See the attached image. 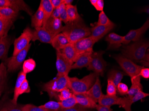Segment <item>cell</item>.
Masks as SVG:
<instances>
[{
	"instance_id": "30",
	"label": "cell",
	"mask_w": 149,
	"mask_h": 111,
	"mask_svg": "<svg viewBox=\"0 0 149 111\" xmlns=\"http://www.w3.org/2000/svg\"><path fill=\"white\" fill-rule=\"evenodd\" d=\"M0 15L1 17L14 21L19 15V12L8 7L0 8Z\"/></svg>"
},
{
	"instance_id": "51",
	"label": "cell",
	"mask_w": 149,
	"mask_h": 111,
	"mask_svg": "<svg viewBox=\"0 0 149 111\" xmlns=\"http://www.w3.org/2000/svg\"><path fill=\"white\" fill-rule=\"evenodd\" d=\"M139 62L141 65H143V66L144 67V66H146L147 67V68H149V62L143 61V60H141V61H140Z\"/></svg>"
},
{
	"instance_id": "39",
	"label": "cell",
	"mask_w": 149,
	"mask_h": 111,
	"mask_svg": "<svg viewBox=\"0 0 149 111\" xmlns=\"http://www.w3.org/2000/svg\"><path fill=\"white\" fill-rule=\"evenodd\" d=\"M107 81L108 84L106 89L107 95L113 97L117 96V87L115 85L113 82L112 80L108 79Z\"/></svg>"
},
{
	"instance_id": "2",
	"label": "cell",
	"mask_w": 149,
	"mask_h": 111,
	"mask_svg": "<svg viewBox=\"0 0 149 111\" xmlns=\"http://www.w3.org/2000/svg\"><path fill=\"white\" fill-rule=\"evenodd\" d=\"M149 46V41L141 38L124 47L121 50V52L123 56L131 61H140L143 59Z\"/></svg>"
},
{
	"instance_id": "52",
	"label": "cell",
	"mask_w": 149,
	"mask_h": 111,
	"mask_svg": "<svg viewBox=\"0 0 149 111\" xmlns=\"http://www.w3.org/2000/svg\"><path fill=\"white\" fill-rule=\"evenodd\" d=\"M73 1V0H63V3L66 6L67 5H72Z\"/></svg>"
},
{
	"instance_id": "17",
	"label": "cell",
	"mask_w": 149,
	"mask_h": 111,
	"mask_svg": "<svg viewBox=\"0 0 149 111\" xmlns=\"http://www.w3.org/2000/svg\"><path fill=\"white\" fill-rule=\"evenodd\" d=\"M13 41L11 37L7 34L0 39V60L5 62L8 58V52Z\"/></svg>"
},
{
	"instance_id": "47",
	"label": "cell",
	"mask_w": 149,
	"mask_h": 111,
	"mask_svg": "<svg viewBox=\"0 0 149 111\" xmlns=\"http://www.w3.org/2000/svg\"><path fill=\"white\" fill-rule=\"evenodd\" d=\"M96 10L99 11H103L104 7V1L103 0H97V2L94 6Z\"/></svg>"
},
{
	"instance_id": "37",
	"label": "cell",
	"mask_w": 149,
	"mask_h": 111,
	"mask_svg": "<svg viewBox=\"0 0 149 111\" xmlns=\"http://www.w3.org/2000/svg\"><path fill=\"white\" fill-rule=\"evenodd\" d=\"M60 106L62 109H68L74 106L77 105V101L75 96L74 94L68 99L59 102Z\"/></svg>"
},
{
	"instance_id": "1",
	"label": "cell",
	"mask_w": 149,
	"mask_h": 111,
	"mask_svg": "<svg viewBox=\"0 0 149 111\" xmlns=\"http://www.w3.org/2000/svg\"><path fill=\"white\" fill-rule=\"evenodd\" d=\"M62 32L66 36L70 42L90 36L91 29L84 23L81 17L73 21H70L63 26Z\"/></svg>"
},
{
	"instance_id": "5",
	"label": "cell",
	"mask_w": 149,
	"mask_h": 111,
	"mask_svg": "<svg viewBox=\"0 0 149 111\" xmlns=\"http://www.w3.org/2000/svg\"><path fill=\"white\" fill-rule=\"evenodd\" d=\"M114 58L124 72L131 78L139 76L141 70L144 67L137 65L121 54L116 55Z\"/></svg>"
},
{
	"instance_id": "3",
	"label": "cell",
	"mask_w": 149,
	"mask_h": 111,
	"mask_svg": "<svg viewBox=\"0 0 149 111\" xmlns=\"http://www.w3.org/2000/svg\"><path fill=\"white\" fill-rule=\"evenodd\" d=\"M97 77L96 73L92 72L82 79L69 77V88L74 94L85 93L94 84Z\"/></svg>"
},
{
	"instance_id": "48",
	"label": "cell",
	"mask_w": 149,
	"mask_h": 111,
	"mask_svg": "<svg viewBox=\"0 0 149 111\" xmlns=\"http://www.w3.org/2000/svg\"><path fill=\"white\" fill-rule=\"evenodd\" d=\"M51 4L54 9L59 8L60 6L63 3V0H50Z\"/></svg>"
},
{
	"instance_id": "40",
	"label": "cell",
	"mask_w": 149,
	"mask_h": 111,
	"mask_svg": "<svg viewBox=\"0 0 149 111\" xmlns=\"http://www.w3.org/2000/svg\"><path fill=\"white\" fill-rule=\"evenodd\" d=\"M112 21L108 18V17L105 14L104 11H102L100 13L99 15L98 20L96 25H101V26H105L109 25L112 23Z\"/></svg>"
},
{
	"instance_id": "7",
	"label": "cell",
	"mask_w": 149,
	"mask_h": 111,
	"mask_svg": "<svg viewBox=\"0 0 149 111\" xmlns=\"http://www.w3.org/2000/svg\"><path fill=\"white\" fill-rule=\"evenodd\" d=\"M31 44H30L25 49L19 52L15 56H12L7 58L6 61L4 62L7 67L8 72H13L15 71L21 66L24 62L25 58L26 57Z\"/></svg>"
},
{
	"instance_id": "44",
	"label": "cell",
	"mask_w": 149,
	"mask_h": 111,
	"mask_svg": "<svg viewBox=\"0 0 149 111\" xmlns=\"http://www.w3.org/2000/svg\"><path fill=\"white\" fill-rule=\"evenodd\" d=\"M23 111H47L46 109L40 107V106H36L32 104H27L24 105L23 107Z\"/></svg>"
},
{
	"instance_id": "22",
	"label": "cell",
	"mask_w": 149,
	"mask_h": 111,
	"mask_svg": "<svg viewBox=\"0 0 149 111\" xmlns=\"http://www.w3.org/2000/svg\"><path fill=\"white\" fill-rule=\"evenodd\" d=\"M93 52H85L79 55L76 62L72 65V69H80L83 68L88 67L91 61V56Z\"/></svg>"
},
{
	"instance_id": "11",
	"label": "cell",
	"mask_w": 149,
	"mask_h": 111,
	"mask_svg": "<svg viewBox=\"0 0 149 111\" xmlns=\"http://www.w3.org/2000/svg\"><path fill=\"white\" fill-rule=\"evenodd\" d=\"M72 65L59 51H56V67L58 72L57 77L68 75L72 70Z\"/></svg>"
},
{
	"instance_id": "14",
	"label": "cell",
	"mask_w": 149,
	"mask_h": 111,
	"mask_svg": "<svg viewBox=\"0 0 149 111\" xmlns=\"http://www.w3.org/2000/svg\"><path fill=\"white\" fill-rule=\"evenodd\" d=\"M149 93H145L142 91H141L132 98H129L127 97L123 98L120 97L119 105L123 108L125 111H131V106L132 104L139 100H142L149 96Z\"/></svg>"
},
{
	"instance_id": "29",
	"label": "cell",
	"mask_w": 149,
	"mask_h": 111,
	"mask_svg": "<svg viewBox=\"0 0 149 111\" xmlns=\"http://www.w3.org/2000/svg\"><path fill=\"white\" fill-rule=\"evenodd\" d=\"M6 99L3 98L2 104L1 108H6V111H23V107L24 105L20 104H15L12 102L11 100L8 99V97Z\"/></svg>"
},
{
	"instance_id": "49",
	"label": "cell",
	"mask_w": 149,
	"mask_h": 111,
	"mask_svg": "<svg viewBox=\"0 0 149 111\" xmlns=\"http://www.w3.org/2000/svg\"><path fill=\"white\" fill-rule=\"evenodd\" d=\"M96 109L97 111H113L109 107L103 106L100 105H97Z\"/></svg>"
},
{
	"instance_id": "16",
	"label": "cell",
	"mask_w": 149,
	"mask_h": 111,
	"mask_svg": "<svg viewBox=\"0 0 149 111\" xmlns=\"http://www.w3.org/2000/svg\"><path fill=\"white\" fill-rule=\"evenodd\" d=\"M42 27L55 37L62 32L63 27L62 21L59 18L51 17Z\"/></svg>"
},
{
	"instance_id": "50",
	"label": "cell",
	"mask_w": 149,
	"mask_h": 111,
	"mask_svg": "<svg viewBox=\"0 0 149 111\" xmlns=\"http://www.w3.org/2000/svg\"><path fill=\"white\" fill-rule=\"evenodd\" d=\"M59 16H60L59 7L56 8V9H54L52 15H51V17L54 18H59Z\"/></svg>"
},
{
	"instance_id": "23",
	"label": "cell",
	"mask_w": 149,
	"mask_h": 111,
	"mask_svg": "<svg viewBox=\"0 0 149 111\" xmlns=\"http://www.w3.org/2000/svg\"><path fill=\"white\" fill-rule=\"evenodd\" d=\"M70 43L68 38L62 32L59 33L54 37L51 45L56 51L62 50Z\"/></svg>"
},
{
	"instance_id": "38",
	"label": "cell",
	"mask_w": 149,
	"mask_h": 111,
	"mask_svg": "<svg viewBox=\"0 0 149 111\" xmlns=\"http://www.w3.org/2000/svg\"><path fill=\"white\" fill-rule=\"evenodd\" d=\"M73 93L69 88H66L63 89L57 93L54 98L58 101V102L62 101L64 100L68 99L71 96H72Z\"/></svg>"
},
{
	"instance_id": "53",
	"label": "cell",
	"mask_w": 149,
	"mask_h": 111,
	"mask_svg": "<svg viewBox=\"0 0 149 111\" xmlns=\"http://www.w3.org/2000/svg\"><path fill=\"white\" fill-rule=\"evenodd\" d=\"M149 53H146V54L145 56L144 57L143 59V61H149Z\"/></svg>"
},
{
	"instance_id": "6",
	"label": "cell",
	"mask_w": 149,
	"mask_h": 111,
	"mask_svg": "<svg viewBox=\"0 0 149 111\" xmlns=\"http://www.w3.org/2000/svg\"><path fill=\"white\" fill-rule=\"evenodd\" d=\"M104 52L102 51L92 53L91 61L88 66V70L93 71L98 76H102L107 66V63L103 57Z\"/></svg>"
},
{
	"instance_id": "4",
	"label": "cell",
	"mask_w": 149,
	"mask_h": 111,
	"mask_svg": "<svg viewBox=\"0 0 149 111\" xmlns=\"http://www.w3.org/2000/svg\"><path fill=\"white\" fill-rule=\"evenodd\" d=\"M69 77L68 75L57 77L43 85L42 90L48 93L51 99L54 98L59 92L69 88Z\"/></svg>"
},
{
	"instance_id": "42",
	"label": "cell",
	"mask_w": 149,
	"mask_h": 111,
	"mask_svg": "<svg viewBox=\"0 0 149 111\" xmlns=\"http://www.w3.org/2000/svg\"><path fill=\"white\" fill-rule=\"evenodd\" d=\"M59 10H60L59 19L65 23V24H67L68 22H69V20L67 15L66 5L63 3V2L59 7Z\"/></svg>"
},
{
	"instance_id": "10",
	"label": "cell",
	"mask_w": 149,
	"mask_h": 111,
	"mask_svg": "<svg viewBox=\"0 0 149 111\" xmlns=\"http://www.w3.org/2000/svg\"><path fill=\"white\" fill-rule=\"evenodd\" d=\"M8 7L15 11H24L30 16H32L33 11L22 0H0V8Z\"/></svg>"
},
{
	"instance_id": "19",
	"label": "cell",
	"mask_w": 149,
	"mask_h": 111,
	"mask_svg": "<svg viewBox=\"0 0 149 111\" xmlns=\"http://www.w3.org/2000/svg\"><path fill=\"white\" fill-rule=\"evenodd\" d=\"M105 41L109 44L107 50H116L122 46L123 41V36H121L116 33L112 32L109 33L105 37Z\"/></svg>"
},
{
	"instance_id": "8",
	"label": "cell",
	"mask_w": 149,
	"mask_h": 111,
	"mask_svg": "<svg viewBox=\"0 0 149 111\" xmlns=\"http://www.w3.org/2000/svg\"><path fill=\"white\" fill-rule=\"evenodd\" d=\"M33 30L29 27L26 28L18 38L15 39L13 56H15L30 44L33 37Z\"/></svg>"
},
{
	"instance_id": "54",
	"label": "cell",
	"mask_w": 149,
	"mask_h": 111,
	"mask_svg": "<svg viewBox=\"0 0 149 111\" xmlns=\"http://www.w3.org/2000/svg\"><path fill=\"white\" fill-rule=\"evenodd\" d=\"M0 111H6V108H2L1 109Z\"/></svg>"
},
{
	"instance_id": "13",
	"label": "cell",
	"mask_w": 149,
	"mask_h": 111,
	"mask_svg": "<svg viewBox=\"0 0 149 111\" xmlns=\"http://www.w3.org/2000/svg\"><path fill=\"white\" fill-rule=\"evenodd\" d=\"M115 25L112 22L109 25L105 26L97 25L93 27L91 29V35L90 36L96 42H97L105 35L111 31L114 28Z\"/></svg>"
},
{
	"instance_id": "41",
	"label": "cell",
	"mask_w": 149,
	"mask_h": 111,
	"mask_svg": "<svg viewBox=\"0 0 149 111\" xmlns=\"http://www.w3.org/2000/svg\"><path fill=\"white\" fill-rule=\"evenodd\" d=\"M31 92V88L29 86V82L26 79L24 81L21 86L19 88L17 95V97L18 99V97L24 93H30Z\"/></svg>"
},
{
	"instance_id": "20",
	"label": "cell",
	"mask_w": 149,
	"mask_h": 111,
	"mask_svg": "<svg viewBox=\"0 0 149 111\" xmlns=\"http://www.w3.org/2000/svg\"><path fill=\"white\" fill-rule=\"evenodd\" d=\"M74 95L75 96L77 104L78 105L88 109L96 108L97 103L95 102L86 93H80Z\"/></svg>"
},
{
	"instance_id": "9",
	"label": "cell",
	"mask_w": 149,
	"mask_h": 111,
	"mask_svg": "<svg viewBox=\"0 0 149 111\" xmlns=\"http://www.w3.org/2000/svg\"><path fill=\"white\" fill-rule=\"evenodd\" d=\"M149 28V20L147 19L141 27L136 30H130L126 35L123 36V44L128 45L130 42H135L141 39Z\"/></svg>"
},
{
	"instance_id": "32",
	"label": "cell",
	"mask_w": 149,
	"mask_h": 111,
	"mask_svg": "<svg viewBox=\"0 0 149 111\" xmlns=\"http://www.w3.org/2000/svg\"><path fill=\"white\" fill-rule=\"evenodd\" d=\"M13 21L5 18H0V39L8 34L9 30L13 25Z\"/></svg>"
},
{
	"instance_id": "25",
	"label": "cell",
	"mask_w": 149,
	"mask_h": 111,
	"mask_svg": "<svg viewBox=\"0 0 149 111\" xmlns=\"http://www.w3.org/2000/svg\"><path fill=\"white\" fill-rule=\"evenodd\" d=\"M131 81L132 85L130 88L129 89V91L127 94V97L129 98H132L141 91H143V86L141 83L140 76H136L131 78Z\"/></svg>"
},
{
	"instance_id": "33",
	"label": "cell",
	"mask_w": 149,
	"mask_h": 111,
	"mask_svg": "<svg viewBox=\"0 0 149 111\" xmlns=\"http://www.w3.org/2000/svg\"><path fill=\"white\" fill-rule=\"evenodd\" d=\"M124 76V74L123 72L116 69H112L109 72L107 76L108 79L112 80L117 87L118 84L121 82Z\"/></svg>"
},
{
	"instance_id": "34",
	"label": "cell",
	"mask_w": 149,
	"mask_h": 111,
	"mask_svg": "<svg viewBox=\"0 0 149 111\" xmlns=\"http://www.w3.org/2000/svg\"><path fill=\"white\" fill-rule=\"evenodd\" d=\"M66 7L69 21H73L80 17L78 12L77 6H73L72 5H67Z\"/></svg>"
},
{
	"instance_id": "15",
	"label": "cell",
	"mask_w": 149,
	"mask_h": 111,
	"mask_svg": "<svg viewBox=\"0 0 149 111\" xmlns=\"http://www.w3.org/2000/svg\"><path fill=\"white\" fill-rule=\"evenodd\" d=\"M32 34V41H33L38 40L42 43L50 44H52V41L55 37L43 27L33 31Z\"/></svg>"
},
{
	"instance_id": "43",
	"label": "cell",
	"mask_w": 149,
	"mask_h": 111,
	"mask_svg": "<svg viewBox=\"0 0 149 111\" xmlns=\"http://www.w3.org/2000/svg\"><path fill=\"white\" fill-rule=\"evenodd\" d=\"M117 91L121 96L127 95L129 91L128 86L123 83H120L117 86Z\"/></svg>"
},
{
	"instance_id": "35",
	"label": "cell",
	"mask_w": 149,
	"mask_h": 111,
	"mask_svg": "<svg viewBox=\"0 0 149 111\" xmlns=\"http://www.w3.org/2000/svg\"><path fill=\"white\" fill-rule=\"evenodd\" d=\"M39 106L47 111H62V110L59 102L55 101H49Z\"/></svg>"
},
{
	"instance_id": "21",
	"label": "cell",
	"mask_w": 149,
	"mask_h": 111,
	"mask_svg": "<svg viewBox=\"0 0 149 111\" xmlns=\"http://www.w3.org/2000/svg\"><path fill=\"white\" fill-rule=\"evenodd\" d=\"M59 51L72 65L76 62L79 57L74 48L73 43L72 42L69 43Z\"/></svg>"
},
{
	"instance_id": "26",
	"label": "cell",
	"mask_w": 149,
	"mask_h": 111,
	"mask_svg": "<svg viewBox=\"0 0 149 111\" xmlns=\"http://www.w3.org/2000/svg\"><path fill=\"white\" fill-rule=\"evenodd\" d=\"M44 13L41 6L39 5L37 11L32 16L31 26L35 30L42 27L43 26Z\"/></svg>"
},
{
	"instance_id": "12",
	"label": "cell",
	"mask_w": 149,
	"mask_h": 111,
	"mask_svg": "<svg viewBox=\"0 0 149 111\" xmlns=\"http://www.w3.org/2000/svg\"><path fill=\"white\" fill-rule=\"evenodd\" d=\"M96 41L90 36L82 38L76 42L73 45L79 56L83 53L87 52H93V47Z\"/></svg>"
},
{
	"instance_id": "46",
	"label": "cell",
	"mask_w": 149,
	"mask_h": 111,
	"mask_svg": "<svg viewBox=\"0 0 149 111\" xmlns=\"http://www.w3.org/2000/svg\"><path fill=\"white\" fill-rule=\"evenodd\" d=\"M139 76L143 77L145 79H149V68H143L140 72Z\"/></svg>"
},
{
	"instance_id": "45",
	"label": "cell",
	"mask_w": 149,
	"mask_h": 111,
	"mask_svg": "<svg viewBox=\"0 0 149 111\" xmlns=\"http://www.w3.org/2000/svg\"><path fill=\"white\" fill-rule=\"evenodd\" d=\"M62 111H89L88 108L83 107L79 105H76L74 106L68 108V109H62Z\"/></svg>"
},
{
	"instance_id": "36",
	"label": "cell",
	"mask_w": 149,
	"mask_h": 111,
	"mask_svg": "<svg viewBox=\"0 0 149 111\" xmlns=\"http://www.w3.org/2000/svg\"><path fill=\"white\" fill-rule=\"evenodd\" d=\"M36 66V64L35 60L32 58L27 59V60L24 61L23 62V66H22V69H23L22 71L26 74L30 73L35 69Z\"/></svg>"
},
{
	"instance_id": "31",
	"label": "cell",
	"mask_w": 149,
	"mask_h": 111,
	"mask_svg": "<svg viewBox=\"0 0 149 111\" xmlns=\"http://www.w3.org/2000/svg\"><path fill=\"white\" fill-rule=\"evenodd\" d=\"M26 79V74L24 73L22 71L20 72L17 76L15 86L13 98L11 100L12 102L15 104L17 103V101L18 99L17 97V95L18 90L21 86L22 84V83Z\"/></svg>"
},
{
	"instance_id": "24",
	"label": "cell",
	"mask_w": 149,
	"mask_h": 111,
	"mask_svg": "<svg viewBox=\"0 0 149 111\" xmlns=\"http://www.w3.org/2000/svg\"><path fill=\"white\" fill-rule=\"evenodd\" d=\"M120 97L117 96L113 97L103 94L98 101L99 105L103 106L109 107L114 105H118L120 103Z\"/></svg>"
},
{
	"instance_id": "27",
	"label": "cell",
	"mask_w": 149,
	"mask_h": 111,
	"mask_svg": "<svg viewBox=\"0 0 149 111\" xmlns=\"http://www.w3.org/2000/svg\"><path fill=\"white\" fill-rule=\"evenodd\" d=\"M7 72L6 66L5 63L2 62L0 65V96L6 88Z\"/></svg>"
},
{
	"instance_id": "18",
	"label": "cell",
	"mask_w": 149,
	"mask_h": 111,
	"mask_svg": "<svg viewBox=\"0 0 149 111\" xmlns=\"http://www.w3.org/2000/svg\"><path fill=\"white\" fill-rule=\"evenodd\" d=\"M85 93L95 102H98L99 98L103 94L102 92L101 83L99 77H97L93 85Z\"/></svg>"
},
{
	"instance_id": "55",
	"label": "cell",
	"mask_w": 149,
	"mask_h": 111,
	"mask_svg": "<svg viewBox=\"0 0 149 111\" xmlns=\"http://www.w3.org/2000/svg\"><path fill=\"white\" fill-rule=\"evenodd\" d=\"M1 18V15H0V18Z\"/></svg>"
},
{
	"instance_id": "28",
	"label": "cell",
	"mask_w": 149,
	"mask_h": 111,
	"mask_svg": "<svg viewBox=\"0 0 149 111\" xmlns=\"http://www.w3.org/2000/svg\"><path fill=\"white\" fill-rule=\"evenodd\" d=\"M40 5L41 6L44 13V20L42 26H43L47 21L51 17L54 9L51 4L50 0H42L40 2Z\"/></svg>"
}]
</instances>
